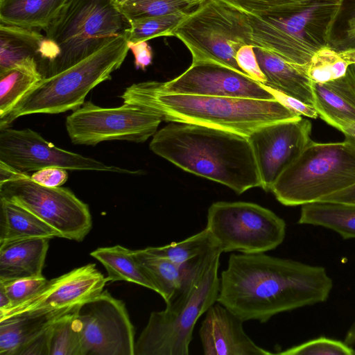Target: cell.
I'll use <instances>...</instances> for the list:
<instances>
[{
  "instance_id": "6da1fadb",
  "label": "cell",
  "mask_w": 355,
  "mask_h": 355,
  "mask_svg": "<svg viewBox=\"0 0 355 355\" xmlns=\"http://www.w3.org/2000/svg\"><path fill=\"white\" fill-rule=\"evenodd\" d=\"M334 286L320 266L264 253L232 254L221 272L218 303L244 322L326 302Z\"/></svg>"
},
{
  "instance_id": "7a4b0ae2",
  "label": "cell",
  "mask_w": 355,
  "mask_h": 355,
  "mask_svg": "<svg viewBox=\"0 0 355 355\" xmlns=\"http://www.w3.org/2000/svg\"><path fill=\"white\" fill-rule=\"evenodd\" d=\"M173 123L153 136L149 146L154 153L239 194L261 187L248 137L198 124Z\"/></svg>"
},
{
  "instance_id": "3957f363",
  "label": "cell",
  "mask_w": 355,
  "mask_h": 355,
  "mask_svg": "<svg viewBox=\"0 0 355 355\" xmlns=\"http://www.w3.org/2000/svg\"><path fill=\"white\" fill-rule=\"evenodd\" d=\"M155 82L134 83L120 97L123 103L157 112L166 121L198 124L246 137L262 126L302 116L277 100L162 93Z\"/></svg>"
},
{
  "instance_id": "277c9868",
  "label": "cell",
  "mask_w": 355,
  "mask_h": 355,
  "mask_svg": "<svg viewBox=\"0 0 355 355\" xmlns=\"http://www.w3.org/2000/svg\"><path fill=\"white\" fill-rule=\"evenodd\" d=\"M128 21L111 0H68L45 31L40 70L55 76L123 35Z\"/></svg>"
},
{
  "instance_id": "5b68a950",
  "label": "cell",
  "mask_w": 355,
  "mask_h": 355,
  "mask_svg": "<svg viewBox=\"0 0 355 355\" xmlns=\"http://www.w3.org/2000/svg\"><path fill=\"white\" fill-rule=\"evenodd\" d=\"M222 252L214 246L202 257L187 286L166 309L153 311L135 342V355H188L195 324L217 302Z\"/></svg>"
},
{
  "instance_id": "8992f818",
  "label": "cell",
  "mask_w": 355,
  "mask_h": 355,
  "mask_svg": "<svg viewBox=\"0 0 355 355\" xmlns=\"http://www.w3.org/2000/svg\"><path fill=\"white\" fill-rule=\"evenodd\" d=\"M128 51V42L121 35L69 69L44 78L0 119V130L24 115L59 114L78 109L92 89L112 78Z\"/></svg>"
},
{
  "instance_id": "52a82bcc",
  "label": "cell",
  "mask_w": 355,
  "mask_h": 355,
  "mask_svg": "<svg viewBox=\"0 0 355 355\" xmlns=\"http://www.w3.org/2000/svg\"><path fill=\"white\" fill-rule=\"evenodd\" d=\"M355 184V144L311 141L282 173L271 191L285 206L320 201Z\"/></svg>"
},
{
  "instance_id": "ba28073f",
  "label": "cell",
  "mask_w": 355,
  "mask_h": 355,
  "mask_svg": "<svg viewBox=\"0 0 355 355\" xmlns=\"http://www.w3.org/2000/svg\"><path fill=\"white\" fill-rule=\"evenodd\" d=\"M344 0H317L296 12L279 17L249 15L252 45L292 64L308 66L312 56L329 44Z\"/></svg>"
},
{
  "instance_id": "9c48e42d",
  "label": "cell",
  "mask_w": 355,
  "mask_h": 355,
  "mask_svg": "<svg viewBox=\"0 0 355 355\" xmlns=\"http://www.w3.org/2000/svg\"><path fill=\"white\" fill-rule=\"evenodd\" d=\"M171 35L187 46L191 64L214 63L245 73L236 54L241 46L252 44V28L246 13L220 0H205L189 12Z\"/></svg>"
},
{
  "instance_id": "30bf717a",
  "label": "cell",
  "mask_w": 355,
  "mask_h": 355,
  "mask_svg": "<svg viewBox=\"0 0 355 355\" xmlns=\"http://www.w3.org/2000/svg\"><path fill=\"white\" fill-rule=\"evenodd\" d=\"M205 227L222 253L257 254L281 245L286 225L273 211L256 203L219 201L209 207Z\"/></svg>"
},
{
  "instance_id": "8fae6325",
  "label": "cell",
  "mask_w": 355,
  "mask_h": 355,
  "mask_svg": "<svg viewBox=\"0 0 355 355\" xmlns=\"http://www.w3.org/2000/svg\"><path fill=\"white\" fill-rule=\"evenodd\" d=\"M0 198L26 209L57 230L61 238L82 241L92 227L88 205L71 191L42 186L28 173L0 183Z\"/></svg>"
},
{
  "instance_id": "7c38bea8",
  "label": "cell",
  "mask_w": 355,
  "mask_h": 355,
  "mask_svg": "<svg viewBox=\"0 0 355 355\" xmlns=\"http://www.w3.org/2000/svg\"><path fill=\"white\" fill-rule=\"evenodd\" d=\"M163 120L161 114L133 105L102 107L87 101L67 117L66 129L71 142L78 145L112 140L141 143L157 132Z\"/></svg>"
},
{
  "instance_id": "4fadbf2b",
  "label": "cell",
  "mask_w": 355,
  "mask_h": 355,
  "mask_svg": "<svg viewBox=\"0 0 355 355\" xmlns=\"http://www.w3.org/2000/svg\"><path fill=\"white\" fill-rule=\"evenodd\" d=\"M81 355H135V328L123 301L107 291L77 306Z\"/></svg>"
},
{
  "instance_id": "5bb4252c",
  "label": "cell",
  "mask_w": 355,
  "mask_h": 355,
  "mask_svg": "<svg viewBox=\"0 0 355 355\" xmlns=\"http://www.w3.org/2000/svg\"><path fill=\"white\" fill-rule=\"evenodd\" d=\"M0 162L26 173L47 167L126 174L139 173L58 148L29 128H7L0 130Z\"/></svg>"
},
{
  "instance_id": "9a60e30c",
  "label": "cell",
  "mask_w": 355,
  "mask_h": 355,
  "mask_svg": "<svg viewBox=\"0 0 355 355\" xmlns=\"http://www.w3.org/2000/svg\"><path fill=\"white\" fill-rule=\"evenodd\" d=\"M107 282V277L94 263L75 268L48 280L41 290L26 301L0 311V321L16 316L71 311L101 293Z\"/></svg>"
},
{
  "instance_id": "2e32d148",
  "label": "cell",
  "mask_w": 355,
  "mask_h": 355,
  "mask_svg": "<svg viewBox=\"0 0 355 355\" xmlns=\"http://www.w3.org/2000/svg\"><path fill=\"white\" fill-rule=\"evenodd\" d=\"M311 121L300 116L262 126L248 137L263 189L270 191L282 173L311 141Z\"/></svg>"
},
{
  "instance_id": "e0dca14e",
  "label": "cell",
  "mask_w": 355,
  "mask_h": 355,
  "mask_svg": "<svg viewBox=\"0 0 355 355\" xmlns=\"http://www.w3.org/2000/svg\"><path fill=\"white\" fill-rule=\"evenodd\" d=\"M159 92L188 95L276 100L270 89L248 75L214 63L191 64L167 82H155Z\"/></svg>"
},
{
  "instance_id": "ac0fdd59",
  "label": "cell",
  "mask_w": 355,
  "mask_h": 355,
  "mask_svg": "<svg viewBox=\"0 0 355 355\" xmlns=\"http://www.w3.org/2000/svg\"><path fill=\"white\" fill-rule=\"evenodd\" d=\"M243 320L223 305L214 304L206 312L199 335L205 355H270L245 334Z\"/></svg>"
},
{
  "instance_id": "d6986e66",
  "label": "cell",
  "mask_w": 355,
  "mask_h": 355,
  "mask_svg": "<svg viewBox=\"0 0 355 355\" xmlns=\"http://www.w3.org/2000/svg\"><path fill=\"white\" fill-rule=\"evenodd\" d=\"M318 116L341 131L355 123V71L350 65L343 76L324 83L312 82Z\"/></svg>"
},
{
  "instance_id": "ffe728a7",
  "label": "cell",
  "mask_w": 355,
  "mask_h": 355,
  "mask_svg": "<svg viewBox=\"0 0 355 355\" xmlns=\"http://www.w3.org/2000/svg\"><path fill=\"white\" fill-rule=\"evenodd\" d=\"M49 239L33 238L0 243V282L40 278Z\"/></svg>"
},
{
  "instance_id": "44dd1931",
  "label": "cell",
  "mask_w": 355,
  "mask_h": 355,
  "mask_svg": "<svg viewBox=\"0 0 355 355\" xmlns=\"http://www.w3.org/2000/svg\"><path fill=\"white\" fill-rule=\"evenodd\" d=\"M259 65L264 73L265 86L314 106L312 81L307 73L308 66H300L276 54L254 47Z\"/></svg>"
},
{
  "instance_id": "7402d4cb",
  "label": "cell",
  "mask_w": 355,
  "mask_h": 355,
  "mask_svg": "<svg viewBox=\"0 0 355 355\" xmlns=\"http://www.w3.org/2000/svg\"><path fill=\"white\" fill-rule=\"evenodd\" d=\"M205 254L194 263L180 266L146 249L134 250L137 261L166 304L175 299L190 282Z\"/></svg>"
},
{
  "instance_id": "603a6c76",
  "label": "cell",
  "mask_w": 355,
  "mask_h": 355,
  "mask_svg": "<svg viewBox=\"0 0 355 355\" xmlns=\"http://www.w3.org/2000/svg\"><path fill=\"white\" fill-rule=\"evenodd\" d=\"M44 38L37 29L0 24V72L21 65L40 70Z\"/></svg>"
},
{
  "instance_id": "cb8c5ba5",
  "label": "cell",
  "mask_w": 355,
  "mask_h": 355,
  "mask_svg": "<svg viewBox=\"0 0 355 355\" xmlns=\"http://www.w3.org/2000/svg\"><path fill=\"white\" fill-rule=\"evenodd\" d=\"M68 0H0V24L46 31Z\"/></svg>"
},
{
  "instance_id": "d4e9b609",
  "label": "cell",
  "mask_w": 355,
  "mask_h": 355,
  "mask_svg": "<svg viewBox=\"0 0 355 355\" xmlns=\"http://www.w3.org/2000/svg\"><path fill=\"white\" fill-rule=\"evenodd\" d=\"M0 205V243L33 238H61L57 230L23 207L1 198Z\"/></svg>"
},
{
  "instance_id": "484cf974",
  "label": "cell",
  "mask_w": 355,
  "mask_h": 355,
  "mask_svg": "<svg viewBox=\"0 0 355 355\" xmlns=\"http://www.w3.org/2000/svg\"><path fill=\"white\" fill-rule=\"evenodd\" d=\"M297 223L320 226L336 232L343 239H355V205L329 201L304 204Z\"/></svg>"
},
{
  "instance_id": "4316f807",
  "label": "cell",
  "mask_w": 355,
  "mask_h": 355,
  "mask_svg": "<svg viewBox=\"0 0 355 355\" xmlns=\"http://www.w3.org/2000/svg\"><path fill=\"white\" fill-rule=\"evenodd\" d=\"M67 313L16 316L0 321V355H17L24 346Z\"/></svg>"
},
{
  "instance_id": "83f0119b",
  "label": "cell",
  "mask_w": 355,
  "mask_h": 355,
  "mask_svg": "<svg viewBox=\"0 0 355 355\" xmlns=\"http://www.w3.org/2000/svg\"><path fill=\"white\" fill-rule=\"evenodd\" d=\"M90 255L107 270V282L126 281L156 292V288L137 261L134 250L120 245L98 248Z\"/></svg>"
},
{
  "instance_id": "f1b7e54d",
  "label": "cell",
  "mask_w": 355,
  "mask_h": 355,
  "mask_svg": "<svg viewBox=\"0 0 355 355\" xmlns=\"http://www.w3.org/2000/svg\"><path fill=\"white\" fill-rule=\"evenodd\" d=\"M44 78L38 67L17 66L0 72V119Z\"/></svg>"
},
{
  "instance_id": "f546056e",
  "label": "cell",
  "mask_w": 355,
  "mask_h": 355,
  "mask_svg": "<svg viewBox=\"0 0 355 355\" xmlns=\"http://www.w3.org/2000/svg\"><path fill=\"white\" fill-rule=\"evenodd\" d=\"M214 246L216 245L211 234L205 227L180 242L172 243L161 247H148L145 249L152 254L183 266L197 261Z\"/></svg>"
},
{
  "instance_id": "4dcf8cb0",
  "label": "cell",
  "mask_w": 355,
  "mask_h": 355,
  "mask_svg": "<svg viewBox=\"0 0 355 355\" xmlns=\"http://www.w3.org/2000/svg\"><path fill=\"white\" fill-rule=\"evenodd\" d=\"M352 64L353 62L348 49L338 51L327 44L312 56L307 73L313 83H324L345 75Z\"/></svg>"
},
{
  "instance_id": "1f68e13d",
  "label": "cell",
  "mask_w": 355,
  "mask_h": 355,
  "mask_svg": "<svg viewBox=\"0 0 355 355\" xmlns=\"http://www.w3.org/2000/svg\"><path fill=\"white\" fill-rule=\"evenodd\" d=\"M189 12L180 11L165 15L134 19L128 21L123 36L127 42L148 41L160 36H172V31Z\"/></svg>"
},
{
  "instance_id": "d6a6232c",
  "label": "cell",
  "mask_w": 355,
  "mask_h": 355,
  "mask_svg": "<svg viewBox=\"0 0 355 355\" xmlns=\"http://www.w3.org/2000/svg\"><path fill=\"white\" fill-rule=\"evenodd\" d=\"M76 308L58 317L51 324L49 355H81V340L75 317Z\"/></svg>"
},
{
  "instance_id": "836d02e7",
  "label": "cell",
  "mask_w": 355,
  "mask_h": 355,
  "mask_svg": "<svg viewBox=\"0 0 355 355\" xmlns=\"http://www.w3.org/2000/svg\"><path fill=\"white\" fill-rule=\"evenodd\" d=\"M248 15L279 17L298 12L317 0H220Z\"/></svg>"
},
{
  "instance_id": "e575fe53",
  "label": "cell",
  "mask_w": 355,
  "mask_h": 355,
  "mask_svg": "<svg viewBox=\"0 0 355 355\" xmlns=\"http://www.w3.org/2000/svg\"><path fill=\"white\" fill-rule=\"evenodd\" d=\"M128 21L165 15L176 12H189L190 8L178 0H135L118 8Z\"/></svg>"
},
{
  "instance_id": "d590c367",
  "label": "cell",
  "mask_w": 355,
  "mask_h": 355,
  "mask_svg": "<svg viewBox=\"0 0 355 355\" xmlns=\"http://www.w3.org/2000/svg\"><path fill=\"white\" fill-rule=\"evenodd\" d=\"M282 355H355L344 341L320 336L277 353Z\"/></svg>"
},
{
  "instance_id": "8d00e7d4",
  "label": "cell",
  "mask_w": 355,
  "mask_h": 355,
  "mask_svg": "<svg viewBox=\"0 0 355 355\" xmlns=\"http://www.w3.org/2000/svg\"><path fill=\"white\" fill-rule=\"evenodd\" d=\"M47 281L44 277H42L0 282V290H2L10 298L12 304L11 308L33 296L42 289Z\"/></svg>"
},
{
  "instance_id": "74e56055",
  "label": "cell",
  "mask_w": 355,
  "mask_h": 355,
  "mask_svg": "<svg viewBox=\"0 0 355 355\" xmlns=\"http://www.w3.org/2000/svg\"><path fill=\"white\" fill-rule=\"evenodd\" d=\"M252 44L241 46L236 54V60L242 71L253 80L264 84L266 78L262 72Z\"/></svg>"
},
{
  "instance_id": "f35d334b",
  "label": "cell",
  "mask_w": 355,
  "mask_h": 355,
  "mask_svg": "<svg viewBox=\"0 0 355 355\" xmlns=\"http://www.w3.org/2000/svg\"><path fill=\"white\" fill-rule=\"evenodd\" d=\"M31 179L36 183L48 187H58L68 179L67 170L58 167H47L35 171Z\"/></svg>"
},
{
  "instance_id": "ab89813d",
  "label": "cell",
  "mask_w": 355,
  "mask_h": 355,
  "mask_svg": "<svg viewBox=\"0 0 355 355\" xmlns=\"http://www.w3.org/2000/svg\"><path fill=\"white\" fill-rule=\"evenodd\" d=\"M270 89L277 101H279L297 114L311 119L318 117V112L314 106L305 103L297 98L286 95L279 91L271 88Z\"/></svg>"
},
{
  "instance_id": "60d3db41",
  "label": "cell",
  "mask_w": 355,
  "mask_h": 355,
  "mask_svg": "<svg viewBox=\"0 0 355 355\" xmlns=\"http://www.w3.org/2000/svg\"><path fill=\"white\" fill-rule=\"evenodd\" d=\"M129 50L135 58V66L137 69L145 70L153 60V51L147 41L128 42Z\"/></svg>"
},
{
  "instance_id": "b9f144b4",
  "label": "cell",
  "mask_w": 355,
  "mask_h": 355,
  "mask_svg": "<svg viewBox=\"0 0 355 355\" xmlns=\"http://www.w3.org/2000/svg\"><path fill=\"white\" fill-rule=\"evenodd\" d=\"M51 324L24 346L17 355H49V336Z\"/></svg>"
},
{
  "instance_id": "7bdbcfd3",
  "label": "cell",
  "mask_w": 355,
  "mask_h": 355,
  "mask_svg": "<svg viewBox=\"0 0 355 355\" xmlns=\"http://www.w3.org/2000/svg\"><path fill=\"white\" fill-rule=\"evenodd\" d=\"M320 201L351 203L355 201V184L331 194Z\"/></svg>"
},
{
  "instance_id": "ee69618b",
  "label": "cell",
  "mask_w": 355,
  "mask_h": 355,
  "mask_svg": "<svg viewBox=\"0 0 355 355\" xmlns=\"http://www.w3.org/2000/svg\"><path fill=\"white\" fill-rule=\"evenodd\" d=\"M343 341L351 347L355 346V318L347 330Z\"/></svg>"
},
{
  "instance_id": "f6af8a7d",
  "label": "cell",
  "mask_w": 355,
  "mask_h": 355,
  "mask_svg": "<svg viewBox=\"0 0 355 355\" xmlns=\"http://www.w3.org/2000/svg\"><path fill=\"white\" fill-rule=\"evenodd\" d=\"M342 132L345 139L355 144V123L344 128Z\"/></svg>"
},
{
  "instance_id": "bcb514c9",
  "label": "cell",
  "mask_w": 355,
  "mask_h": 355,
  "mask_svg": "<svg viewBox=\"0 0 355 355\" xmlns=\"http://www.w3.org/2000/svg\"><path fill=\"white\" fill-rule=\"evenodd\" d=\"M346 33L349 40H355V15L348 20Z\"/></svg>"
},
{
  "instance_id": "7dc6e473",
  "label": "cell",
  "mask_w": 355,
  "mask_h": 355,
  "mask_svg": "<svg viewBox=\"0 0 355 355\" xmlns=\"http://www.w3.org/2000/svg\"><path fill=\"white\" fill-rule=\"evenodd\" d=\"M11 305L10 298L2 290H0V311L10 308Z\"/></svg>"
},
{
  "instance_id": "c3c4849f",
  "label": "cell",
  "mask_w": 355,
  "mask_h": 355,
  "mask_svg": "<svg viewBox=\"0 0 355 355\" xmlns=\"http://www.w3.org/2000/svg\"><path fill=\"white\" fill-rule=\"evenodd\" d=\"M179 1L187 5L190 9L193 7L198 6L205 0H178Z\"/></svg>"
},
{
  "instance_id": "681fc988",
  "label": "cell",
  "mask_w": 355,
  "mask_h": 355,
  "mask_svg": "<svg viewBox=\"0 0 355 355\" xmlns=\"http://www.w3.org/2000/svg\"><path fill=\"white\" fill-rule=\"evenodd\" d=\"M135 0H111L112 3L116 7L119 8L127 3H129Z\"/></svg>"
},
{
  "instance_id": "f907efd6",
  "label": "cell",
  "mask_w": 355,
  "mask_h": 355,
  "mask_svg": "<svg viewBox=\"0 0 355 355\" xmlns=\"http://www.w3.org/2000/svg\"><path fill=\"white\" fill-rule=\"evenodd\" d=\"M348 204H353V205H355V201L351 202V203H348Z\"/></svg>"
},
{
  "instance_id": "816d5d0a",
  "label": "cell",
  "mask_w": 355,
  "mask_h": 355,
  "mask_svg": "<svg viewBox=\"0 0 355 355\" xmlns=\"http://www.w3.org/2000/svg\"><path fill=\"white\" fill-rule=\"evenodd\" d=\"M352 66H353V65H352ZM353 67H354V71H355V68H354V66H353Z\"/></svg>"
}]
</instances>
